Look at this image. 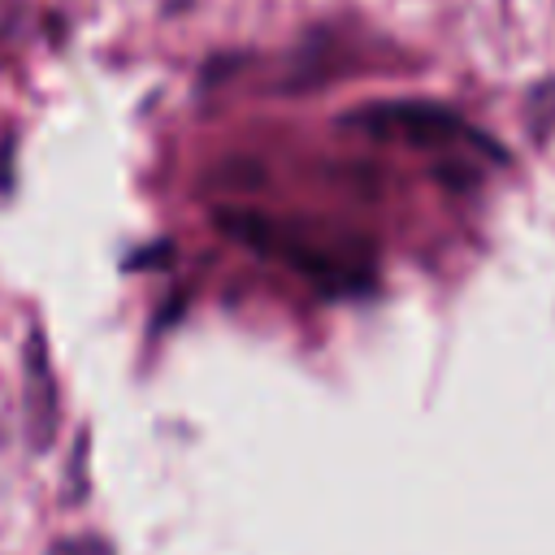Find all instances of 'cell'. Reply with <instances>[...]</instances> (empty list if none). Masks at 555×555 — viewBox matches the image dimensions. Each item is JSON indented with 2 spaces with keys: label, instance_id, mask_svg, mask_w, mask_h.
Returning <instances> with one entry per match:
<instances>
[{
  "label": "cell",
  "instance_id": "1",
  "mask_svg": "<svg viewBox=\"0 0 555 555\" xmlns=\"http://www.w3.org/2000/svg\"><path fill=\"white\" fill-rule=\"evenodd\" d=\"M212 221L230 243L291 269L325 299H356L377 286V264H373L377 251L364 234H347L308 217H282V212L230 208V204L212 208Z\"/></svg>",
  "mask_w": 555,
  "mask_h": 555
},
{
  "label": "cell",
  "instance_id": "4",
  "mask_svg": "<svg viewBox=\"0 0 555 555\" xmlns=\"http://www.w3.org/2000/svg\"><path fill=\"white\" fill-rule=\"evenodd\" d=\"M525 121H529L533 139H546L555 130V74L529 87V95H525Z\"/></svg>",
  "mask_w": 555,
  "mask_h": 555
},
{
  "label": "cell",
  "instance_id": "2",
  "mask_svg": "<svg viewBox=\"0 0 555 555\" xmlns=\"http://www.w3.org/2000/svg\"><path fill=\"white\" fill-rule=\"evenodd\" d=\"M343 134H360L373 143H403V147H429V152H481L490 160H507V152L468 126L464 113L438 104V100H364L347 113H338Z\"/></svg>",
  "mask_w": 555,
  "mask_h": 555
},
{
  "label": "cell",
  "instance_id": "3",
  "mask_svg": "<svg viewBox=\"0 0 555 555\" xmlns=\"http://www.w3.org/2000/svg\"><path fill=\"white\" fill-rule=\"evenodd\" d=\"M61 425V399H56V373H52V351L39 325H30L22 343V434L26 447L39 455L52 447Z\"/></svg>",
  "mask_w": 555,
  "mask_h": 555
},
{
  "label": "cell",
  "instance_id": "5",
  "mask_svg": "<svg viewBox=\"0 0 555 555\" xmlns=\"http://www.w3.org/2000/svg\"><path fill=\"white\" fill-rule=\"evenodd\" d=\"M43 555H117V551H113V542L100 538V533H65V538L48 542Z\"/></svg>",
  "mask_w": 555,
  "mask_h": 555
}]
</instances>
